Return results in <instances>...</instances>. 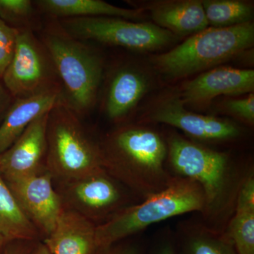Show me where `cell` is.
<instances>
[{
	"label": "cell",
	"instance_id": "26",
	"mask_svg": "<svg viewBox=\"0 0 254 254\" xmlns=\"http://www.w3.org/2000/svg\"><path fill=\"white\" fill-rule=\"evenodd\" d=\"M91 254H141L139 249L127 244H115L108 247H100Z\"/></svg>",
	"mask_w": 254,
	"mask_h": 254
},
{
	"label": "cell",
	"instance_id": "9",
	"mask_svg": "<svg viewBox=\"0 0 254 254\" xmlns=\"http://www.w3.org/2000/svg\"><path fill=\"white\" fill-rule=\"evenodd\" d=\"M53 183L63 207L74 210L97 226L129 205L123 185L105 170L81 178Z\"/></svg>",
	"mask_w": 254,
	"mask_h": 254
},
{
	"label": "cell",
	"instance_id": "13",
	"mask_svg": "<svg viewBox=\"0 0 254 254\" xmlns=\"http://www.w3.org/2000/svg\"><path fill=\"white\" fill-rule=\"evenodd\" d=\"M150 118L156 123L176 127L193 138L204 141H223L240 134V130L235 124L188 111L179 97L163 100L152 112Z\"/></svg>",
	"mask_w": 254,
	"mask_h": 254
},
{
	"label": "cell",
	"instance_id": "15",
	"mask_svg": "<svg viewBox=\"0 0 254 254\" xmlns=\"http://www.w3.org/2000/svg\"><path fill=\"white\" fill-rule=\"evenodd\" d=\"M64 99L62 90L14 99L0 123V154L11 146L38 117Z\"/></svg>",
	"mask_w": 254,
	"mask_h": 254
},
{
	"label": "cell",
	"instance_id": "21",
	"mask_svg": "<svg viewBox=\"0 0 254 254\" xmlns=\"http://www.w3.org/2000/svg\"><path fill=\"white\" fill-rule=\"evenodd\" d=\"M208 24L214 28H226L250 22L253 16L251 3L240 0L202 1Z\"/></svg>",
	"mask_w": 254,
	"mask_h": 254
},
{
	"label": "cell",
	"instance_id": "11",
	"mask_svg": "<svg viewBox=\"0 0 254 254\" xmlns=\"http://www.w3.org/2000/svg\"><path fill=\"white\" fill-rule=\"evenodd\" d=\"M49 113L38 117L7 150L0 154V173L5 181H16L46 170Z\"/></svg>",
	"mask_w": 254,
	"mask_h": 254
},
{
	"label": "cell",
	"instance_id": "28",
	"mask_svg": "<svg viewBox=\"0 0 254 254\" xmlns=\"http://www.w3.org/2000/svg\"><path fill=\"white\" fill-rule=\"evenodd\" d=\"M14 98L4 86V83L0 80V123L14 101Z\"/></svg>",
	"mask_w": 254,
	"mask_h": 254
},
{
	"label": "cell",
	"instance_id": "12",
	"mask_svg": "<svg viewBox=\"0 0 254 254\" xmlns=\"http://www.w3.org/2000/svg\"><path fill=\"white\" fill-rule=\"evenodd\" d=\"M254 89V70L221 66L187 82L179 98L184 104L203 106L220 95L237 96L253 93Z\"/></svg>",
	"mask_w": 254,
	"mask_h": 254
},
{
	"label": "cell",
	"instance_id": "22",
	"mask_svg": "<svg viewBox=\"0 0 254 254\" xmlns=\"http://www.w3.org/2000/svg\"><path fill=\"white\" fill-rule=\"evenodd\" d=\"M183 254H237L226 233L202 231L189 237L182 247Z\"/></svg>",
	"mask_w": 254,
	"mask_h": 254
},
{
	"label": "cell",
	"instance_id": "23",
	"mask_svg": "<svg viewBox=\"0 0 254 254\" xmlns=\"http://www.w3.org/2000/svg\"><path fill=\"white\" fill-rule=\"evenodd\" d=\"M34 9L31 0H0V18L16 29L33 30Z\"/></svg>",
	"mask_w": 254,
	"mask_h": 254
},
{
	"label": "cell",
	"instance_id": "10",
	"mask_svg": "<svg viewBox=\"0 0 254 254\" xmlns=\"http://www.w3.org/2000/svg\"><path fill=\"white\" fill-rule=\"evenodd\" d=\"M20 208L44 240L53 232L63 208L55 190L53 177L48 171L6 182Z\"/></svg>",
	"mask_w": 254,
	"mask_h": 254
},
{
	"label": "cell",
	"instance_id": "29",
	"mask_svg": "<svg viewBox=\"0 0 254 254\" xmlns=\"http://www.w3.org/2000/svg\"><path fill=\"white\" fill-rule=\"evenodd\" d=\"M28 254H51L46 245L42 241L37 242Z\"/></svg>",
	"mask_w": 254,
	"mask_h": 254
},
{
	"label": "cell",
	"instance_id": "16",
	"mask_svg": "<svg viewBox=\"0 0 254 254\" xmlns=\"http://www.w3.org/2000/svg\"><path fill=\"white\" fill-rule=\"evenodd\" d=\"M148 9L155 25L175 36L194 35L208 27L200 0L155 1Z\"/></svg>",
	"mask_w": 254,
	"mask_h": 254
},
{
	"label": "cell",
	"instance_id": "7",
	"mask_svg": "<svg viewBox=\"0 0 254 254\" xmlns=\"http://www.w3.org/2000/svg\"><path fill=\"white\" fill-rule=\"evenodd\" d=\"M1 81L14 99L62 90L49 53L33 30H18L14 56Z\"/></svg>",
	"mask_w": 254,
	"mask_h": 254
},
{
	"label": "cell",
	"instance_id": "8",
	"mask_svg": "<svg viewBox=\"0 0 254 254\" xmlns=\"http://www.w3.org/2000/svg\"><path fill=\"white\" fill-rule=\"evenodd\" d=\"M56 20L68 33L81 41H96L141 51H150L166 46L175 36L173 33L153 23L134 22L121 18H69Z\"/></svg>",
	"mask_w": 254,
	"mask_h": 254
},
{
	"label": "cell",
	"instance_id": "27",
	"mask_svg": "<svg viewBox=\"0 0 254 254\" xmlns=\"http://www.w3.org/2000/svg\"><path fill=\"white\" fill-rule=\"evenodd\" d=\"M37 242L28 240L9 241L2 254H28Z\"/></svg>",
	"mask_w": 254,
	"mask_h": 254
},
{
	"label": "cell",
	"instance_id": "17",
	"mask_svg": "<svg viewBox=\"0 0 254 254\" xmlns=\"http://www.w3.org/2000/svg\"><path fill=\"white\" fill-rule=\"evenodd\" d=\"M34 4L53 19L113 17L136 21L143 13L142 8L125 9L101 0H39Z\"/></svg>",
	"mask_w": 254,
	"mask_h": 254
},
{
	"label": "cell",
	"instance_id": "19",
	"mask_svg": "<svg viewBox=\"0 0 254 254\" xmlns=\"http://www.w3.org/2000/svg\"><path fill=\"white\" fill-rule=\"evenodd\" d=\"M235 215L225 232L237 254H254V177L241 182L235 200Z\"/></svg>",
	"mask_w": 254,
	"mask_h": 254
},
{
	"label": "cell",
	"instance_id": "18",
	"mask_svg": "<svg viewBox=\"0 0 254 254\" xmlns=\"http://www.w3.org/2000/svg\"><path fill=\"white\" fill-rule=\"evenodd\" d=\"M148 88V82L133 68L119 70L114 75L107 92L105 112L110 120L120 122L138 104Z\"/></svg>",
	"mask_w": 254,
	"mask_h": 254
},
{
	"label": "cell",
	"instance_id": "30",
	"mask_svg": "<svg viewBox=\"0 0 254 254\" xmlns=\"http://www.w3.org/2000/svg\"><path fill=\"white\" fill-rule=\"evenodd\" d=\"M155 254H176L175 248L170 244H165L157 251Z\"/></svg>",
	"mask_w": 254,
	"mask_h": 254
},
{
	"label": "cell",
	"instance_id": "5",
	"mask_svg": "<svg viewBox=\"0 0 254 254\" xmlns=\"http://www.w3.org/2000/svg\"><path fill=\"white\" fill-rule=\"evenodd\" d=\"M46 168L54 182L68 181L104 170L99 143L62 100L48 114Z\"/></svg>",
	"mask_w": 254,
	"mask_h": 254
},
{
	"label": "cell",
	"instance_id": "14",
	"mask_svg": "<svg viewBox=\"0 0 254 254\" xmlns=\"http://www.w3.org/2000/svg\"><path fill=\"white\" fill-rule=\"evenodd\" d=\"M97 225L63 207L53 232L42 241L51 254H91L98 249Z\"/></svg>",
	"mask_w": 254,
	"mask_h": 254
},
{
	"label": "cell",
	"instance_id": "1",
	"mask_svg": "<svg viewBox=\"0 0 254 254\" xmlns=\"http://www.w3.org/2000/svg\"><path fill=\"white\" fill-rule=\"evenodd\" d=\"M98 143L105 171L143 200L165 190L173 180L165 168L168 147L150 128L125 125Z\"/></svg>",
	"mask_w": 254,
	"mask_h": 254
},
{
	"label": "cell",
	"instance_id": "4",
	"mask_svg": "<svg viewBox=\"0 0 254 254\" xmlns=\"http://www.w3.org/2000/svg\"><path fill=\"white\" fill-rule=\"evenodd\" d=\"M167 147L169 163L177 177L190 179L201 187L207 217L217 218L232 208L241 182L226 154L177 135L169 138Z\"/></svg>",
	"mask_w": 254,
	"mask_h": 254
},
{
	"label": "cell",
	"instance_id": "3",
	"mask_svg": "<svg viewBox=\"0 0 254 254\" xmlns=\"http://www.w3.org/2000/svg\"><path fill=\"white\" fill-rule=\"evenodd\" d=\"M205 209L201 187L193 180L173 177L167 188L138 204L128 205L96 227L98 248L115 245L150 225L182 214Z\"/></svg>",
	"mask_w": 254,
	"mask_h": 254
},
{
	"label": "cell",
	"instance_id": "24",
	"mask_svg": "<svg viewBox=\"0 0 254 254\" xmlns=\"http://www.w3.org/2000/svg\"><path fill=\"white\" fill-rule=\"evenodd\" d=\"M18 30L0 18V80L14 56Z\"/></svg>",
	"mask_w": 254,
	"mask_h": 254
},
{
	"label": "cell",
	"instance_id": "31",
	"mask_svg": "<svg viewBox=\"0 0 254 254\" xmlns=\"http://www.w3.org/2000/svg\"><path fill=\"white\" fill-rule=\"evenodd\" d=\"M7 242L8 241L0 235V254H2L4 252L5 247H6Z\"/></svg>",
	"mask_w": 254,
	"mask_h": 254
},
{
	"label": "cell",
	"instance_id": "2",
	"mask_svg": "<svg viewBox=\"0 0 254 254\" xmlns=\"http://www.w3.org/2000/svg\"><path fill=\"white\" fill-rule=\"evenodd\" d=\"M41 41L61 81L64 102L81 118L96 103L103 62L88 45L65 31L58 20L47 25Z\"/></svg>",
	"mask_w": 254,
	"mask_h": 254
},
{
	"label": "cell",
	"instance_id": "25",
	"mask_svg": "<svg viewBox=\"0 0 254 254\" xmlns=\"http://www.w3.org/2000/svg\"><path fill=\"white\" fill-rule=\"evenodd\" d=\"M225 108L229 113L238 117L247 123L254 122V95L250 93L247 97L237 99H230L225 103Z\"/></svg>",
	"mask_w": 254,
	"mask_h": 254
},
{
	"label": "cell",
	"instance_id": "20",
	"mask_svg": "<svg viewBox=\"0 0 254 254\" xmlns=\"http://www.w3.org/2000/svg\"><path fill=\"white\" fill-rule=\"evenodd\" d=\"M0 235L8 242L42 241L34 225L20 208L14 195L0 173Z\"/></svg>",
	"mask_w": 254,
	"mask_h": 254
},
{
	"label": "cell",
	"instance_id": "6",
	"mask_svg": "<svg viewBox=\"0 0 254 254\" xmlns=\"http://www.w3.org/2000/svg\"><path fill=\"white\" fill-rule=\"evenodd\" d=\"M254 42L252 21L230 27H208L153 61L166 76L184 77L225 63L252 48Z\"/></svg>",
	"mask_w": 254,
	"mask_h": 254
}]
</instances>
